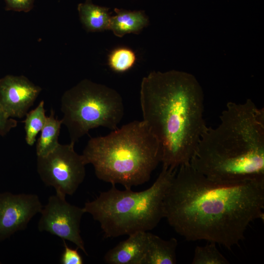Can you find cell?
I'll return each instance as SVG.
<instances>
[{
  "mask_svg": "<svg viewBox=\"0 0 264 264\" xmlns=\"http://www.w3.org/2000/svg\"><path fill=\"white\" fill-rule=\"evenodd\" d=\"M178 168L164 197V218L186 240L230 249L244 239L251 222L264 219V178L217 181L190 163Z\"/></svg>",
  "mask_w": 264,
  "mask_h": 264,
  "instance_id": "cell-1",
  "label": "cell"
},
{
  "mask_svg": "<svg viewBox=\"0 0 264 264\" xmlns=\"http://www.w3.org/2000/svg\"><path fill=\"white\" fill-rule=\"evenodd\" d=\"M143 121L159 142L162 166L176 169L190 163L207 128L204 94L196 77L178 70L153 71L140 90Z\"/></svg>",
  "mask_w": 264,
  "mask_h": 264,
  "instance_id": "cell-2",
  "label": "cell"
},
{
  "mask_svg": "<svg viewBox=\"0 0 264 264\" xmlns=\"http://www.w3.org/2000/svg\"><path fill=\"white\" fill-rule=\"evenodd\" d=\"M220 118L201 135L191 166L217 181L264 178V109L250 99L229 102Z\"/></svg>",
  "mask_w": 264,
  "mask_h": 264,
  "instance_id": "cell-3",
  "label": "cell"
},
{
  "mask_svg": "<svg viewBox=\"0 0 264 264\" xmlns=\"http://www.w3.org/2000/svg\"><path fill=\"white\" fill-rule=\"evenodd\" d=\"M82 155L100 180L125 189L144 184L161 162L158 141L142 121L134 120L109 134L91 138Z\"/></svg>",
  "mask_w": 264,
  "mask_h": 264,
  "instance_id": "cell-4",
  "label": "cell"
},
{
  "mask_svg": "<svg viewBox=\"0 0 264 264\" xmlns=\"http://www.w3.org/2000/svg\"><path fill=\"white\" fill-rule=\"evenodd\" d=\"M176 171L162 166L153 184L142 191L119 190L112 185L110 190L85 203V213L99 223L106 238L151 230L164 218V197Z\"/></svg>",
  "mask_w": 264,
  "mask_h": 264,
  "instance_id": "cell-5",
  "label": "cell"
},
{
  "mask_svg": "<svg viewBox=\"0 0 264 264\" xmlns=\"http://www.w3.org/2000/svg\"><path fill=\"white\" fill-rule=\"evenodd\" d=\"M61 110L62 124L74 144L91 129H117L124 114L123 100L116 90L86 79L64 93Z\"/></svg>",
  "mask_w": 264,
  "mask_h": 264,
  "instance_id": "cell-6",
  "label": "cell"
},
{
  "mask_svg": "<svg viewBox=\"0 0 264 264\" xmlns=\"http://www.w3.org/2000/svg\"><path fill=\"white\" fill-rule=\"evenodd\" d=\"M74 144H59L47 154L37 156V172L41 180L63 197L72 195L86 176V164L82 154L75 151Z\"/></svg>",
  "mask_w": 264,
  "mask_h": 264,
  "instance_id": "cell-7",
  "label": "cell"
},
{
  "mask_svg": "<svg viewBox=\"0 0 264 264\" xmlns=\"http://www.w3.org/2000/svg\"><path fill=\"white\" fill-rule=\"evenodd\" d=\"M40 213L38 225L40 231L70 241L88 255L80 234L81 220L85 213L83 208L72 205L66 201V197L56 194L49 198Z\"/></svg>",
  "mask_w": 264,
  "mask_h": 264,
  "instance_id": "cell-8",
  "label": "cell"
},
{
  "mask_svg": "<svg viewBox=\"0 0 264 264\" xmlns=\"http://www.w3.org/2000/svg\"><path fill=\"white\" fill-rule=\"evenodd\" d=\"M43 208L36 194L0 193V242L25 229Z\"/></svg>",
  "mask_w": 264,
  "mask_h": 264,
  "instance_id": "cell-9",
  "label": "cell"
},
{
  "mask_svg": "<svg viewBox=\"0 0 264 264\" xmlns=\"http://www.w3.org/2000/svg\"><path fill=\"white\" fill-rule=\"evenodd\" d=\"M41 90L24 76L7 75L0 79V106L10 117L22 118Z\"/></svg>",
  "mask_w": 264,
  "mask_h": 264,
  "instance_id": "cell-10",
  "label": "cell"
},
{
  "mask_svg": "<svg viewBox=\"0 0 264 264\" xmlns=\"http://www.w3.org/2000/svg\"><path fill=\"white\" fill-rule=\"evenodd\" d=\"M109 250L104 261L110 264H143L146 249L147 232L140 231L131 234Z\"/></svg>",
  "mask_w": 264,
  "mask_h": 264,
  "instance_id": "cell-11",
  "label": "cell"
},
{
  "mask_svg": "<svg viewBox=\"0 0 264 264\" xmlns=\"http://www.w3.org/2000/svg\"><path fill=\"white\" fill-rule=\"evenodd\" d=\"M177 241L174 238L164 240L147 232L146 249L143 264H175Z\"/></svg>",
  "mask_w": 264,
  "mask_h": 264,
  "instance_id": "cell-12",
  "label": "cell"
},
{
  "mask_svg": "<svg viewBox=\"0 0 264 264\" xmlns=\"http://www.w3.org/2000/svg\"><path fill=\"white\" fill-rule=\"evenodd\" d=\"M115 15L111 16L110 30L118 37L129 33H138L149 22L143 11H130L114 8Z\"/></svg>",
  "mask_w": 264,
  "mask_h": 264,
  "instance_id": "cell-13",
  "label": "cell"
},
{
  "mask_svg": "<svg viewBox=\"0 0 264 264\" xmlns=\"http://www.w3.org/2000/svg\"><path fill=\"white\" fill-rule=\"evenodd\" d=\"M77 10L81 22L88 32H100L110 30L111 16L109 9L86 0L80 3Z\"/></svg>",
  "mask_w": 264,
  "mask_h": 264,
  "instance_id": "cell-14",
  "label": "cell"
},
{
  "mask_svg": "<svg viewBox=\"0 0 264 264\" xmlns=\"http://www.w3.org/2000/svg\"><path fill=\"white\" fill-rule=\"evenodd\" d=\"M62 124V120L55 118L54 111L52 110L50 115L46 117L37 141V156L47 154L59 145L58 137Z\"/></svg>",
  "mask_w": 264,
  "mask_h": 264,
  "instance_id": "cell-15",
  "label": "cell"
},
{
  "mask_svg": "<svg viewBox=\"0 0 264 264\" xmlns=\"http://www.w3.org/2000/svg\"><path fill=\"white\" fill-rule=\"evenodd\" d=\"M44 101H41L34 109L28 111L25 115L24 123L25 141L29 146H32L36 141V136L43 129L47 116L44 107Z\"/></svg>",
  "mask_w": 264,
  "mask_h": 264,
  "instance_id": "cell-16",
  "label": "cell"
},
{
  "mask_svg": "<svg viewBox=\"0 0 264 264\" xmlns=\"http://www.w3.org/2000/svg\"><path fill=\"white\" fill-rule=\"evenodd\" d=\"M136 56L131 49L120 47L113 49L109 55L108 64L117 72H124L131 69L135 64Z\"/></svg>",
  "mask_w": 264,
  "mask_h": 264,
  "instance_id": "cell-17",
  "label": "cell"
},
{
  "mask_svg": "<svg viewBox=\"0 0 264 264\" xmlns=\"http://www.w3.org/2000/svg\"><path fill=\"white\" fill-rule=\"evenodd\" d=\"M216 243L210 242L203 246H197L195 249L192 264H229V262L219 251Z\"/></svg>",
  "mask_w": 264,
  "mask_h": 264,
  "instance_id": "cell-18",
  "label": "cell"
},
{
  "mask_svg": "<svg viewBox=\"0 0 264 264\" xmlns=\"http://www.w3.org/2000/svg\"><path fill=\"white\" fill-rule=\"evenodd\" d=\"M64 251L62 255L61 262L63 264H82V257L78 251V248L72 249L69 247L63 240Z\"/></svg>",
  "mask_w": 264,
  "mask_h": 264,
  "instance_id": "cell-19",
  "label": "cell"
},
{
  "mask_svg": "<svg viewBox=\"0 0 264 264\" xmlns=\"http://www.w3.org/2000/svg\"><path fill=\"white\" fill-rule=\"evenodd\" d=\"M6 10L28 12L34 6L35 0H4Z\"/></svg>",
  "mask_w": 264,
  "mask_h": 264,
  "instance_id": "cell-20",
  "label": "cell"
},
{
  "mask_svg": "<svg viewBox=\"0 0 264 264\" xmlns=\"http://www.w3.org/2000/svg\"><path fill=\"white\" fill-rule=\"evenodd\" d=\"M17 126V121L10 117L0 106V135H6Z\"/></svg>",
  "mask_w": 264,
  "mask_h": 264,
  "instance_id": "cell-21",
  "label": "cell"
},
{
  "mask_svg": "<svg viewBox=\"0 0 264 264\" xmlns=\"http://www.w3.org/2000/svg\"><path fill=\"white\" fill-rule=\"evenodd\" d=\"M1 263L0 261V264Z\"/></svg>",
  "mask_w": 264,
  "mask_h": 264,
  "instance_id": "cell-22",
  "label": "cell"
}]
</instances>
